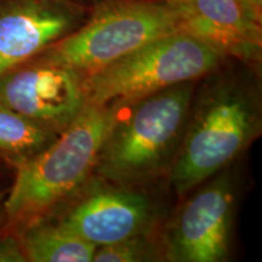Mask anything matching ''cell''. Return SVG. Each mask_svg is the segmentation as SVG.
I'll list each match as a JSON object with an SVG mask.
<instances>
[{
    "instance_id": "e0dca14e",
    "label": "cell",
    "mask_w": 262,
    "mask_h": 262,
    "mask_svg": "<svg viewBox=\"0 0 262 262\" xmlns=\"http://www.w3.org/2000/svg\"><path fill=\"white\" fill-rule=\"evenodd\" d=\"M162 2L168 3V4L175 5V6H185L191 3V0H162Z\"/></svg>"
},
{
    "instance_id": "30bf717a",
    "label": "cell",
    "mask_w": 262,
    "mask_h": 262,
    "mask_svg": "<svg viewBox=\"0 0 262 262\" xmlns=\"http://www.w3.org/2000/svg\"><path fill=\"white\" fill-rule=\"evenodd\" d=\"M181 8V31L201 39L226 58L260 70L261 24L239 0H191Z\"/></svg>"
},
{
    "instance_id": "4fadbf2b",
    "label": "cell",
    "mask_w": 262,
    "mask_h": 262,
    "mask_svg": "<svg viewBox=\"0 0 262 262\" xmlns=\"http://www.w3.org/2000/svg\"><path fill=\"white\" fill-rule=\"evenodd\" d=\"M164 262L160 231L97 247L93 262Z\"/></svg>"
},
{
    "instance_id": "5b68a950",
    "label": "cell",
    "mask_w": 262,
    "mask_h": 262,
    "mask_svg": "<svg viewBox=\"0 0 262 262\" xmlns=\"http://www.w3.org/2000/svg\"><path fill=\"white\" fill-rule=\"evenodd\" d=\"M227 60L187 32L171 33L84 74L86 103L120 106L172 85L201 79Z\"/></svg>"
},
{
    "instance_id": "9a60e30c",
    "label": "cell",
    "mask_w": 262,
    "mask_h": 262,
    "mask_svg": "<svg viewBox=\"0 0 262 262\" xmlns=\"http://www.w3.org/2000/svg\"><path fill=\"white\" fill-rule=\"evenodd\" d=\"M248 4L257 21L262 24V0H248Z\"/></svg>"
},
{
    "instance_id": "7c38bea8",
    "label": "cell",
    "mask_w": 262,
    "mask_h": 262,
    "mask_svg": "<svg viewBox=\"0 0 262 262\" xmlns=\"http://www.w3.org/2000/svg\"><path fill=\"white\" fill-rule=\"evenodd\" d=\"M58 135L0 102V158L15 170L44 152Z\"/></svg>"
},
{
    "instance_id": "7a4b0ae2",
    "label": "cell",
    "mask_w": 262,
    "mask_h": 262,
    "mask_svg": "<svg viewBox=\"0 0 262 262\" xmlns=\"http://www.w3.org/2000/svg\"><path fill=\"white\" fill-rule=\"evenodd\" d=\"M195 84L185 81L114 106L94 175L143 188L168 178L185 135Z\"/></svg>"
},
{
    "instance_id": "277c9868",
    "label": "cell",
    "mask_w": 262,
    "mask_h": 262,
    "mask_svg": "<svg viewBox=\"0 0 262 262\" xmlns=\"http://www.w3.org/2000/svg\"><path fill=\"white\" fill-rule=\"evenodd\" d=\"M183 12L162 0H104L75 31L32 60L88 74L164 35L181 31Z\"/></svg>"
},
{
    "instance_id": "9c48e42d",
    "label": "cell",
    "mask_w": 262,
    "mask_h": 262,
    "mask_svg": "<svg viewBox=\"0 0 262 262\" xmlns=\"http://www.w3.org/2000/svg\"><path fill=\"white\" fill-rule=\"evenodd\" d=\"M89 14L77 0H0V77L75 31Z\"/></svg>"
},
{
    "instance_id": "ba28073f",
    "label": "cell",
    "mask_w": 262,
    "mask_h": 262,
    "mask_svg": "<svg viewBox=\"0 0 262 262\" xmlns=\"http://www.w3.org/2000/svg\"><path fill=\"white\" fill-rule=\"evenodd\" d=\"M84 75L31 60L0 77V102L61 134L86 104Z\"/></svg>"
},
{
    "instance_id": "52a82bcc",
    "label": "cell",
    "mask_w": 262,
    "mask_h": 262,
    "mask_svg": "<svg viewBox=\"0 0 262 262\" xmlns=\"http://www.w3.org/2000/svg\"><path fill=\"white\" fill-rule=\"evenodd\" d=\"M148 189L93 175L70 201L45 217L96 247L156 233L163 227L165 212L160 199Z\"/></svg>"
},
{
    "instance_id": "ac0fdd59",
    "label": "cell",
    "mask_w": 262,
    "mask_h": 262,
    "mask_svg": "<svg viewBox=\"0 0 262 262\" xmlns=\"http://www.w3.org/2000/svg\"><path fill=\"white\" fill-rule=\"evenodd\" d=\"M77 2H79L80 4H83L85 6H88V8H93V6L100 4V3L104 2V0H77Z\"/></svg>"
},
{
    "instance_id": "5bb4252c",
    "label": "cell",
    "mask_w": 262,
    "mask_h": 262,
    "mask_svg": "<svg viewBox=\"0 0 262 262\" xmlns=\"http://www.w3.org/2000/svg\"><path fill=\"white\" fill-rule=\"evenodd\" d=\"M0 262H28L18 235L12 231H0Z\"/></svg>"
},
{
    "instance_id": "8992f818",
    "label": "cell",
    "mask_w": 262,
    "mask_h": 262,
    "mask_svg": "<svg viewBox=\"0 0 262 262\" xmlns=\"http://www.w3.org/2000/svg\"><path fill=\"white\" fill-rule=\"evenodd\" d=\"M239 181L235 162L183 195L185 201L160 229L165 261L229 260Z\"/></svg>"
},
{
    "instance_id": "6da1fadb",
    "label": "cell",
    "mask_w": 262,
    "mask_h": 262,
    "mask_svg": "<svg viewBox=\"0 0 262 262\" xmlns=\"http://www.w3.org/2000/svg\"><path fill=\"white\" fill-rule=\"evenodd\" d=\"M262 133L261 71L227 60L196 80L179 155L166 180L180 198L237 162Z\"/></svg>"
},
{
    "instance_id": "d6986e66",
    "label": "cell",
    "mask_w": 262,
    "mask_h": 262,
    "mask_svg": "<svg viewBox=\"0 0 262 262\" xmlns=\"http://www.w3.org/2000/svg\"><path fill=\"white\" fill-rule=\"evenodd\" d=\"M239 2H241V3H242V5H243V6H244V8H245V10H247V11L249 12V14H250L251 16H253V17H254L255 19H256V17H255V15H254V12H253V11H251L250 6H249V4H248V0H239ZM256 21H257V19H256ZM257 22H258V21H257ZM260 24H261V22H260Z\"/></svg>"
},
{
    "instance_id": "8fae6325",
    "label": "cell",
    "mask_w": 262,
    "mask_h": 262,
    "mask_svg": "<svg viewBox=\"0 0 262 262\" xmlns=\"http://www.w3.org/2000/svg\"><path fill=\"white\" fill-rule=\"evenodd\" d=\"M15 233L28 262H93L97 248L66 231L50 217L29 222Z\"/></svg>"
},
{
    "instance_id": "2e32d148",
    "label": "cell",
    "mask_w": 262,
    "mask_h": 262,
    "mask_svg": "<svg viewBox=\"0 0 262 262\" xmlns=\"http://www.w3.org/2000/svg\"><path fill=\"white\" fill-rule=\"evenodd\" d=\"M5 195L4 193H0V231L5 229L6 226V214H5Z\"/></svg>"
},
{
    "instance_id": "3957f363",
    "label": "cell",
    "mask_w": 262,
    "mask_h": 262,
    "mask_svg": "<svg viewBox=\"0 0 262 262\" xmlns=\"http://www.w3.org/2000/svg\"><path fill=\"white\" fill-rule=\"evenodd\" d=\"M114 106L86 103L70 126L44 152L16 169L5 195L8 231L56 211L93 178L98 150Z\"/></svg>"
}]
</instances>
